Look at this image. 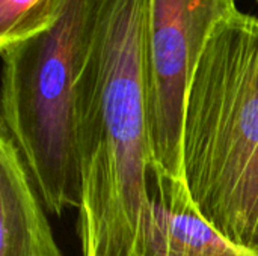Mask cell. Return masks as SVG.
Wrapping results in <instances>:
<instances>
[{
  "label": "cell",
  "instance_id": "obj_1",
  "mask_svg": "<svg viewBox=\"0 0 258 256\" xmlns=\"http://www.w3.org/2000/svg\"><path fill=\"white\" fill-rule=\"evenodd\" d=\"M150 0H97L77 83L82 256H151Z\"/></svg>",
  "mask_w": 258,
  "mask_h": 256
},
{
  "label": "cell",
  "instance_id": "obj_2",
  "mask_svg": "<svg viewBox=\"0 0 258 256\" xmlns=\"http://www.w3.org/2000/svg\"><path fill=\"white\" fill-rule=\"evenodd\" d=\"M181 167L197 213L258 252V17L234 12L210 35L189 81Z\"/></svg>",
  "mask_w": 258,
  "mask_h": 256
},
{
  "label": "cell",
  "instance_id": "obj_3",
  "mask_svg": "<svg viewBox=\"0 0 258 256\" xmlns=\"http://www.w3.org/2000/svg\"><path fill=\"white\" fill-rule=\"evenodd\" d=\"M95 6L97 0H59L42 24L0 47L2 125L54 216L82 204L77 83Z\"/></svg>",
  "mask_w": 258,
  "mask_h": 256
},
{
  "label": "cell",
  "instance_id": "obj_4",
  "mask_svg": "<svg viewBox=\"0 0 258 256\" xmlns=\"http://www.w3.org/2000/svg\"><path fill=\"white\" fill-rule=\"evenodd\" d=\"M237 11L236 0H150L147 106L157 187L187 193L181 125L189 81L215 27Z\"/></svg>",
  "mask_w": 258,
  "mask_h": 256
},
{
  "label": "cell",
  "instance_id": "obj_5",
  "mask_svg": "<svg viewBox=\"0 0 258 256\" xmlns=\"http://www.w3.org/2000/svg\"><path fill=\"white\" fill-rule=\"evenodd\" d=\"M23 157L0 130V256H63Z\"/></svg>",
  "mask_w": 258,
  "mask_h": 256
},
{
  "label": "cell",
  "instance_id": "obj_6",
  "mask_svg": "<svg viewBox=\"0 0 258 256\" xmlns=\"http://www.w3.org/2000/svg\"><path fill=\"white\" fill-rule=\"evenodd\" d=\"M150 190L157 223L151 256H258L224 238L197 213L189 195Z\"/></svg>",
  "mask_w": 258,
  "mask_h": 256
},
{
  "label": "cell",
  "instance_id": "obj_7",
  "mask_svg": "<svg viewBox=\"0 0 258 256\" xmlns=\"http://www.w3.org/2000/svg\"><path fill=\"white\" fill-rule=\"evenodd\" d=\"M57 3L59 0H0V47L42 24Z\"/></svg>",
  "mask_w": 258,
  "mask_h": 256
},
{
  "label": "cell",
  "instance_id": "obj_8",
  "mask_svg": "<svg viewBox=\"0 0 258 256\" xmlns=\"http://www.w3.org/2000/svg\"><path fill=\"white\" fill-rule=\"evenodd\" d=\"M255 2H258V0H255Z\"/></svg>",
  "mask_w": 258,
  "mask_h": 256
}]
</instances>
